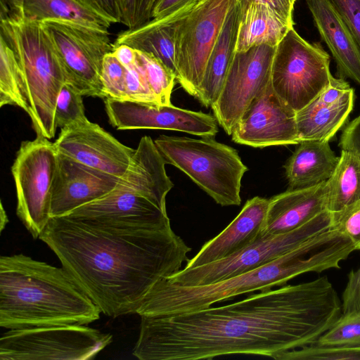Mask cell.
I'll use <instances>...</instances> for the list:
<instances>
[{"label": "cell", "mask_w": 360, "mask_h": 360, "mask_svg": "<svg viewBox=\"0 0 360 360\" xmlns=\"http://www.w3.org/2000/svg\"><path fill=\"white\" fill-rule=\"evenodd\" d=\"M342 314L326 276L284 285L226 305L141 316L133 355L140 360H198L232 354L275 359L315 344Z\"/></svg>", "instance_id": "6da1fadb"}, {"label": "cell", "mask_w": 360, "mask_h": 360, "mask_svg": "<svg viewBox=\"0 0 360 360\" xmlns=\"http://www.w3.org/2000/svg\"><path fill=\"white\" fill-rule=\"evenodd\" d=\"M39 238L112 318L136 314L152 286L181 270L191 250L172 227H119L68 215L51 217Z\"/></svg>", "instance_id": "7a4b0ae2"}, {"label": "cell", "mask_w": 360, "mask_h": 360, "mask_svg": "<svg viewBox=\"0 0 360 360\" xmlns=\"http://www.w3.org/2000/svg\"><path fill=\"white\" fill-rule=\"evenodd\" d=\"M353 250L347 237L328 229L264 265L217 283L183 286L162 278L144 296L136 314L157 316L207 309L245 293L284 285L305 273L340 269Z\"/></svg>", "instance_id": "3957f363"}, {"label": "cell", "mask_w": 360, "mask_h": 360, "mask_svg": "<svg viewBox=\"0 0 360 360\" xmlns=\"http://www.w3.org/2000/svg\"><path fill=\"white\" fill-rule=\"evenodd\" d=\"M99 307L63 268L23 254L0 257V326L88 325Z\"/></svg>", "instance_id": "277c9868"}, {"label": "cell", "mask_w": 360, "mask_h": 360, "mask_svg": "<svg viewBox=\"0 0 360 360\" xmlns=\"http://www.w3.org/2000/svg\"><path fill=\"white\" fill-rule=\"evenodd\" d=\"M0 36L16 55L23 70L30 114L37 136H55L56 101L65 83L53 44L41 22L21 14L0 15Z\"/></svg>", "instance_id": "5b68a950"}, {"label": "cell", "mask_w": 360, "mask_h": 360, "mask_svg": "<svg viewBox=\"0 0 360 360\" xmlns=\"http://www.w3.org/2000/svg\"><path fill=\"white\" fill-rule=\"evenodd\" d=\"M154 142L166 164L184 172L217 204H240L241 179L248 168L234 148L212 136L160 135Z\"/></svg>", "instance_id": "8992f818"}, {"label": "cell", "mask_w": 360, "mask_h": 360, "mask_svg": "<svg viewBox=\"0 0 360 360\" xmlns=\"http://www.w3.org/2000/svg\"><path fill=\"white\" fill-rule=\"evenodd\" d=\"M330 56L321 43H309L292 27L276 47L271 70L272 88L297 112L330 84Z\"/></svg>", "instance_id": "52a82bcc"}, {"label": "cell", "mask_w": 360, "mask_h": 360, "mask_svg": "<svg viewBox=\"0 0 360 360\" xmlns=\"http://www.w3.org/2000/svg\"><path fill=\"white\" fill-rule=\"evenodd\" d=\"M112 340L86 325L11 329L0 338V360H87Z\"/></svg>", "instance_id": "ba28073f"}, {"label": "cell", "mask_w": 360, "mask_h": 360, "mask_svg": "<svg viewBox=\"0 0 360 360\" xmlns=\"http://www.w3.org/2000/svg\"><path fill=\"white\" fill-rule=\"evenodd\" d=\"M41 22L53 44L65 83L82 96L104 99L103 62L113 50L108 30L60 20Z\"/></svg>", "instance_id": "9c48e42d"}, {"label": "cell", "mask_w": 360, "mask_h": 360, "mask_svg": "<svg viewBox=\"0 0 360 360\" xmlns=\"http://www.w3.org/2000/svg\"><path fill=\"white\" fill-rule=\"evenodd\" d=\"M58 152L53 143L37 136L21 143L11 167L17 195L16 214L34 239L49 222Z\"/></svg>", "instance_id": "30bf717a"}, {"label": "cell", "mask_w": 360, "mask_h": 360, "mask_svg": "<svg viewBox=\"0 0 360 360\" xmlns=\"http://www.w3.org/2000/svg\"><path fill=\"white\" fill-rule=\"evenodd\" d=\"M331 212L325 210L301 226L287 233L262 236L234 255L202 266L179 270L167 277L183 286L217 283L264 265L308 238L330 229Z\"/></svg>", "instance_id": "8fae6325"}, {"label": "cell", "mask_w": 360, "mask_h": 360, "mask_svg": "<svg viewBox=\"0 0 360 360\" xmlns=\"http://www.w3.org/2000/svg\"><path fill=\"white\" fill-rule=\"evenodd\" d=\"M239 0H199L179 25L176 80L196 97L211 51L231 9Z\"/></svg>", "instance_id": "7c38bea8"}, {"label": "cell", "mask_w": 360, "mask_h": 360, "mask_svg": "<svg viewBox=\"0 0 360 360\" xmlns=\"http://www.w3.org/2000/svg\"><path fill=\"white\" fill-rule=\"evenodd\" d=\"M276 47L260 45L236 52L219 98L212 106L217 122L228 135L270 82Z\"/></svg>", "instance_id": "4fadbf2b"}, {"label": "cell", "mask_w": 360, "mask_h": 360, "mask_svg": "<svg viewBox=\"0 0 360 360\" xmlns=\"http://www.w3.org/2000/svg\"><path fill=\"white\" fill-rule=\"evenodd\" d=\"M110 124L119 130L158 129L174 130L200 136L218 132L214 116L171 105L105 98Z\"/></svg>", "instance_id": "5bb4252c"}, {"label": "cell", "mask_w": 360, "mask_h": 360, "mask_svg": "<svg viewBox=\"0 0 360 360\" xmlns=\"http://www.w3.org/2000/svg\"><path fill=\"white\" fill-rule=\"evenodd\" d=\"M53 144L58 153L117 178L126 174L136 150L86 117L61 129Z\"/></svg>", "instance_id": "9a60e30c"}, {"label": "cell", "mask_w": 360, "mask_h": 360, "mask_svg": "<svg viewBox=\"0 0 360 360\" xmlns=\"http://www.w3.org/2000/svg\"><path fill=\"white\" fill-rule=\"evenodd\" d=\"M236 143L254 148L299 144L296 112L274 91L271 81L252 101L232 132Z\"/></svg>", "instance_id": "2e32d148"}, {"label": "cell", "mask_w": 360, "mask_h": 360, "mask_svg": "<svg viewBox=\"0 0 360 360\" xmlns=\"http://www.w3.org/2000/svg\"><path fill=\"white\" fill-rule=\"evenodd\" d=\"M121 179L58 153L51 189V217L65 216L102 198L112 191Z\"/></svg>", "instance_id": "e0dca14e"}, {"label": "cell", "mask_w": 360, "mask_h": 360, "mask_svg": "<svg viewBox=\"0 0 360 360\" xmlns=\"http://www.w3.org/2000/svg\"><path fill=\"white\" fill-rule=\"evenodd\" d=\"M269 200L259 196L248 200L236 217L217 236L205 243L188 259L190 269L236 255L252 244L262 234Z\"/></svg>", "instance_id": "ac0fdd59"}, {"label": "cell", "mask_w": 360, "mask_h": 360, "mask_svg": "<svg viewBox=\"0 0 360 360\" xmlns=\"http://www.w3.org/2000/svg\"><path fill=\"white\" fill-rule=\"evenodd\" d=\"M327 181L319 185L289 189L271 198L262 236L291 231L327 210Z\"/></svg>", "instance_id": "d6986e66"}, {"label": "cell", "mask_w": 360, "mask_h": 360, "mask_svg": "<svg viewBox=\"0 0 360 360\" xmlns=\"http://www.w3.org/2000/svg\"><path fill=\"white\" fill-rule=\"evenodd\" d=\"M306 2L335 61L338 78H349L360 84V47L350 30L327 0Z\"/></svg>", "instance_id": "ffe728a7"}, {"label": "cell", "mask_w": 360, "mask_h": 360, "mask_svg": "<svg viewBox=\"0 0 360 360\" xmlns=\"http://www.w3.org/2000/svg\"><path fill=\"white\" fill-rule=\"evenodd\" d=\"M198 2V1H197ZM186 6L167 15L152 18L148 22L121 32L114 44H124L151 53L176 76V39L182 20L197 3Z\"/></svg>", "instance_id": "44dd1931"}, {"label": "cell", "mask_w": 360, "mask_h": 360, "mask_svg": "<svg viewBox=\"0 0 360 360\" xmlns=\"http://www.w3.org/2000/svg\"><path fill=\"white\" fill-rule=\"evenodd\" d=\"M238 2L231 9L225 20L208 58L198 90L195 98L206 107H212L217 101L236 52L241 16Z\"/></svg>", "instance_id": "7402d4cb"}, {"label": "cell", "mask_w": 360, "mask_h": 360, "mask_svg": "<svg viewBox=\"0 0 360 360\" xmlns=\"http://www.w3.org/2000/svg\"><path fill=\"white\" fill-rule=\"evenodd\" d=\"M329 141H302L284 165L289 189L304 188L328 181L340 156Z\"/></svg>", "instance_id": "603a6c76"}, {"label": "cell", "mask_w": 360, "mask_h": 360, "mask_svg": "<svg viewBox=\"0 0 360 360\" xmlns=\"http://www.w3.org/2000/svg\"><path fill=\"white\" fill-rule=\"evenodd\" d=\"M354 99V91L350 87L333 104H325L317 97L297 111L296 125L300 142L329 141L346 122L353 108Z\"/></svg>", "instance_id": "cb8c5ba5"}, {"label": "cell", "mask_w": 360, "mask_h": 360, "mask_svg": "<svg viewBox=\"0 0 360 360\" xmlns=\"http://www.w3.org/2000/svg\"><path fill=\"white\" fill-rule=\"evenodd\" d=\"M292 27L268 5L252 2L241 12L236 51L260 45L276 46Z\"/></svg>", "instance_id": "d4e9b609"}, {"label": "cell", "mask_w": 360, "mask_h": 360, "mask_svg": "<svg viewBox=\"0 0 360 360\" xmlns=\"http://www.w3.org/2000/svg\"><path fill=\"white\" fill-rule=\"evenodd\" d=\"M23 15L39 22L60 20L108 30L111 22L78 0H24Z\"/></svg>", "instance_id": "484cf974"}, {"label": "cell", "mask_w": 360, "mask_h": 360, "mask_svg": "<svg viewBox=\"0 0 360 360\" xmlns=\"http://www.w3.org/2000/svg\"><path fill=\"white\" fill-rule=\"evenodd\" d=\"M327 209L336 212L360 199V156L341 150L339 162L327 181Z\"/></svg>", "instance_id": "4316f807"}, {"label": "cell", "mask_w": 360, "mask_h": 360, "mask_svg": "<svg viewBox=\"0 0 360 360\" xmlns=\"http://www.w3.org/2000/svg\"><path fill=\"white\" fill-rule=\"evenodd\" d=\"M15 105L30 114L26 81L21 65L0 36V107Z\"/></svg>", "instance_id": "83f0119b"}, {"label": "cell", "mask_w": 360, "mask_h": 360, "mask_svg": "<svg viewBox=\"0 0 360 360\" xmlns=\"http://www.w3.org/2000/svg\"><path fill=\"white\" fill-rule=\"evenodd\" d=\"M135 62L158 103L171 105V94L176 80L175 74L151 53L136 50Z\"/></svg>", "instance_id": "f1b7e54d"}, {"label": "cell", "mask_w": 360, "mask_h": 360, "mask_svg": "<svg viewBox=\"0 0 360 360\" xmlns=\"http://www.w3.org/2000/svg\"><path fill=\"white\" fill-rule=\"evenodd\" d=\"M315 344L323 347L360 345V310L342 313Z\"/></svg>", "instance_id": "f546056e"}, {"label": "cell", "mask_w": 360, "mask_h": 360, "mask_svg": "<svg viewBox=\"0 0 360 360\" xmlns=\"http://www.w3.org/2000/svg\"><path fill=\"white\" fill-rule=\"evenodd\" d=\"M276 360H360V345L323 347L316 344L276 356Z\"/></svg>", "instance_id": "4dcf8cb0"}, {"label": "cell", "mask_w": 360, "mask_h": 360, "mask_svg": "<svg viewBox=\"0 0 360 360\" xmlns=\"http://www.w3.org/2000/svg\"><path fill=\"white\" fill-rule=\"evenodd\" d=\"M82 95L65 83L58 96L55 108L57 128H65L86 118Z\"/></svg>", "instance_id": "1f68e13d"}, {"label": "cell", "mask_w": 360, "mask_h": 360, "mask_svg": "<svg viewBox=\"0 0 360 360\" xmlns=\"http://www.w3.org/2000/svg\"><path fill=\"white\" fill-rule=\"evenodd\" d=\"M126 67L112 52L105 56L101 70L104 99L126 100Z\"/></svg>", "instance_id": "d6a6232c"}, {"label": "cell", "mask_w": 360, "mask_h": 360, "mask_svg": "<svg viewBox=\"0 0 360 360\" xmlns=\"http://www.w3.org/2000/svg\"><path fill=\"white\" fill-rule=\"evenodd\" d=\"M330 229L347 236L356 250L360 251V199L338 211L332 212Z\"/></svg>", "instance_id": "836d02e7"}, {"label": "cell", "mask_w": 360, "mask_h": 360, "mask_svg": "<svg viewBox=\"0 0 360 360\" xmlns=\"http://www.w3.org/2000/svg\"><path fill=\"white\" fill-rule=\"evenodd\" d=\"M121 23L135 29L150 21L156 0H120Z\"/></svg>", "instance_id": "e575fe53"}, {"label": "cell", "mask_w": 360, "mask_h": 360, "mask_svg": "<svg viewBox=\"0 0 360 360\" xmlns=\"http://www.w3.org/2000/svg\"><path fill=\"white\" fill-rule=\"evenodd\" d=\"M126 68V100L159 103L136 63Z\"/></svg>", "instance_id": "d590c367"}, {"label": "cell", "mask_w": 360, "mask_h": 360, "mask_svg": "<svg viewBox=\"0 0 360 360\" xmlns=\"http://www.w3.org/2000/svg\"><path fill=\"white\" fill-rule=\"evenodd\" d=\"M350 30L360 47V0H327Z\"/></svg>", "instance_id": "8d00e7d4"}, {"label": "cell", "mask_w": 360, "mask_h": 360, "mask_svg": "<svg viewBox=\"0 0 360 360\" xmlns=\"http://www.w3.org/2000/svg\"><path fill=\"white\" fill-rule=\"evenodd\" d=\"M347 283L342 294V311L360 310V267L347 275Z\"/></svg>", "instance_id": "74e56055"}, {"label": "cell", "mask_w": 360, "mask_h": 360, "mask_svg": "<svg viewBox=\"0 0 360 360\" xmlns=\"http://www.w3.org/2000/svg\"><path fill=\"white\" fill-rule=\"evenodd\" d=\"M78 1L110 22H121L120 0Z\"/></svg>", "instance_id": "f35d334b"}, {"label": "cell", "mask_w": 360, "mask_h": 360, "mask_svg": "<svg viewBox=\"0 0 360 360\" xmlns=\"http://www.w3.org/2000/svg\"><path fill=\"white\" fill-rule=\"evenodd\" d=\"M341 150L356 153L360 156V115L344 129L339 141Z\"/></svg>", "instance_id": "ab89813d"}, {"label": "cell", "mask_w": 360, "mask_h": 360, "mask_svg": "<svg viewBox=\"0 0 360 360\" xmlns=\"http://www.w3.org/2000/svg\"><path fill=\"white\" fill-rule=\"evenodd\" d=\"M297 0H239L241 12L252 2H260L270 6L285 22L293 26L292 12Z\"/></svg>", "instance_id": "60d3db41"}, {"label": "cell", "mask_w": 360, "mask_h": 360, "mask_svg": "<svg viewBox=\"0 0 360 360\" xmlns=\"http://www.w3.org/2000/svg\"><path fill=\"white\" fill-rule=\"evenodd\" d=\"M350 88L345 79L333 77L330 84L319 96V98L325 104L336 103Z\"/></svg>", "instance_id": "b9f144b4"}, {"label": "cell", "mask_w": 360, "mask_h": 360, "mask_svg": "<svg viewBox=\"0 0 360 360\" xmlns=\"http://www.w3.org/2000/svg\"><path fill=\"white\" fill-rule=\"evenodd\" d=\"M198 1L199 0H156L152 11V18H159L164 17Z\"/></svg>", "instance_id": "7bdbcfd3"}, {"label": "cell", "mask_w": 360, "mask_h": 360, "mask_svg": "<svg viewBox=\"0 0 360 360\" xmlns=\"http://www.w3.org/2000/svg\"><path fill=\"white\" fill-rule=\"evenodd\" d=\"M112 53L126 68L131 65L135 61L136 50L129 46L113 44Z\"/></svg>", "instance_id": "ee69618b"}, {"label": "cell", "mask_w": 360, "mask_h": 360, "mask_svg": "<svg viewBox=\"0 0 360 360\" xmlns=\"http://www.w3.org/2000/svg\"><path fill=\"white\" fill-rule=\"evenodd\" d=\"M24 0H0V15L23 13Z\"/></svg>", "instance_id": "f6af8a7d"}, {"label": "cell", "mask_w": 360, "mask_h": 360, "mask_svg": "<svg viewBox=\"0 0 360 360\" xmlns=\"http://www.w3.org/2000/svg\"><path fill=\"white\" fill-rule=\"evenodd\" d=\"M0 207V231L1 233L8 222V218L1 202Z\"/></svg>", "instance_id": "bcb514c9"}]
</instances>
